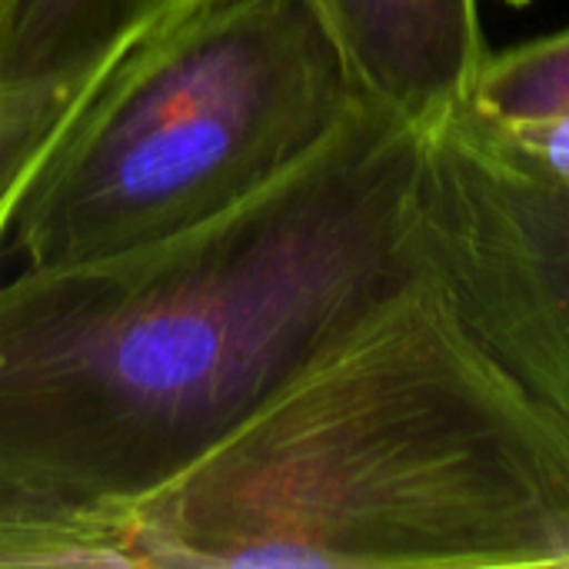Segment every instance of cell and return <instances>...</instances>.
Wrapping results in <instances>:
<instances>
[{
    "mask_svg": "<svg viewBox=\"0 0 569 569\" xmlns=\"http://www.w3.org/2000/svg\"><path fill=\"white\" fill-rule=\"evenodd\" d=\"M80 90L77 93L0 90V247L13 230L17 210L33 177L40 173L53 147L67 133L77 113Z\"/></svg>",
    "mask_w": 569,
    "mask_h": 569,
    "instance_id": "9",
    "label": "cell"
},
{
    "mask_svg": "<svg viewBox=\"0 0 569 569\" xmlns=\"http://www.w3.org/2000/svg\"><path fill=\"white\" fill-rule=\"evenodd\" d=\"M357 90L423 133L470 107L490 47L480 0H310Z\"/></svg>",
    "mask_w": 569,
    "mask_h": 569,
    "instance_id": "5",
    "label": "cell"
},
{
    "mask_svg": "<svg viewBox=\"0 0 569 569\" xmlns=\"http://www.w3.org/2000/svg\"><path fill=\"white\" fill-rule=\"evenodd\" d=\"M563 107H569V27L490 53L467 110L517 120Z\"/></svg>",
    "mask_w": 569,
    "mask_h": 569,
    "instance_id": "8",
    "label": "cell"
},
{
    "mask_svg": "<svg viewBox=\"0 0 569 569\" xmlns=\"http://www.w3.org/2000/svg\"><path fill=\"white\" fill-rule=\"evenodd\" d=\"M0 567H147L130 513L70 503L0 473Z\"/></svg>",
    "mask_w": 569,
    "mask_h": 569,
    "instance_id": "7",
    "label": "cell"
},
{
    "mask_svg": "<svg viewBox=\"0 0 569 569\" xmlns=\"http://www.w3.org/2000/svg\"><path fill=\"white\" fill-rule=\"evenodd\" d=\"M450 123L463 130L473 143L510 163L569 177V107L517 120H497L473 110H460Z\"/></svg>",
    "mask_w": 569,
    "mask_h": 569,
    "instance_id": "10",
    "label": "cell"
},
{
    "mask_svg": "<svg viewBox=\"0 0 569 569\" xmlns=\"http://www.w3.org/2000/svg\"><path fill=\"white\" fill-rule=\"evenodd\" d=\"M127 513L153 569H569V420L423 287Z\"/></svg>",
    "mask_w": 569,
    "mask_h": 569,
    "instance_id": "2",
    "label": "cell"
},
{
    "mask_svg": "<svg viewBox=\"0 0 569 569\" xmlns=\"http://www.w3.org/2000/svg\"><path fill=\"white\" fill-rule=\"evenodd\" d=\"M427 137L363 100L213 220L0 280V473L127 513L430 287Z\"/></svg>",
    "mask_w": 569,
    "mask_h": 569,
    "instance_id": "1",
    "label": "cell"
},
{
    "mask_svg": "<svg viewBox=\"0 0 569 569\" xmlns=\"http://www.w3.org/2000/svg\"><path fill=\"white\" fill-rule=\"evenodd\" d=\"M190 0H3L0 90L77 93L140 30Z\"/></svg>",
    "mask_w": 569,
    "mask_h": 569,
    "instance_id": "6",
    "label": "cell"
},
{
    "mask_svg": "<svg viewBox=\"0 0 569 569\" xmlns=\"http://www.w3.org/2000/svg\"><path fill=\"white\" fill-rule=\"evenodd\" d=\"M420 240L457 320L569 420V177L510 163L443 123L427 137Z\"/></svg>",
    "mask_w": 569,
    "mask_h": 569,
    "instance_id": "4",
    "label": "cell"
},
{
    "mask_svg": "<svg viewBox=\"0 0 569 569\" xmlns=\"http://www.w3.org/2000/svg\"><path fill=\"white\" fill-rule=\"evenodd\" d=\"M360 103L310 0H190L87 80L10 243L60 267L190 230L283 180Z\"/></svg>",
    "mask_w": 569,
    "mask_h": 569,
    "instance_id": "3",
    "label": "cell"
},
{
    "mask_svg": "<svg viewBox=\"0 0 569 569\" xmlns=\"http://www.w3.org/2000/svg\"><path fill=\"white\" fill-rule=\"evenodd\" d=\"M0 13H3V0H0Z\"/></svg>",
    "mask_w": 569,
    "mask_h": 569,
    "instance_id": "12",
    "label": "cell"
},
{
    "mask_svg": "<svg viewBox=\"0 0 569 569\" xmlns=\"http://www.w3.org/2000/svg\"><path fill=\"white\" fill-rule=\"evenodd\" d=\"M500 3H510V7H527L530 0H500Z\"/></svg>",
    "mask_w": 569,
    "mask_h": 569,
    "instance_id": "11",
    "label": "cell"
}]
</instances>
